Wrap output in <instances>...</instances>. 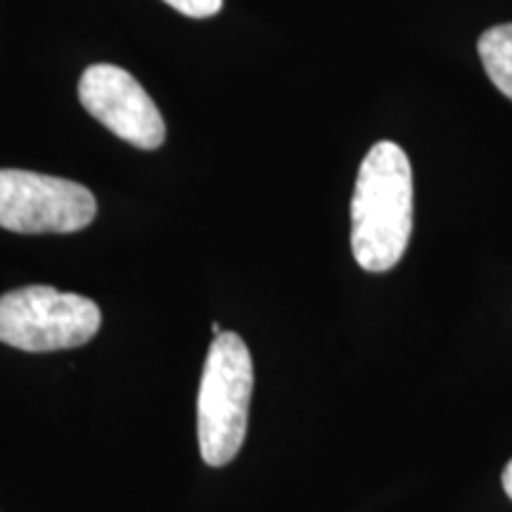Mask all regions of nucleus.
<instances>
[{
  "mask_svg": "<svg viewBox=\"0 0 512 512\" xmlns=\"http://www.w3.org/2000/svg\"><path fill=\"white\" fill-rule=\"evenodd\" d=\"M413 233V171L406 152L382 140L358 169L351 200V252L363 271L384 273L406 254Z\"/></svg>",
  "mask_w": 512,
  "mask_h": 512,
  "instance_id": "obj_1",
  "label": "nucleus"
},
{
  "mask_svg": "<svg viewBox=\"0 0 512 512\" xmlns=\"http://www.w3.org/2000/svg\"><path fill=\"white\" fill-rule=\"evenodd\" d=\"M254 368L247 344L235 332L211 342L197 399V437L204 463L228 465L245 444Z\"/></svg>",
  "mask_w": 512,
  "mask_h": 512,
  "instance_id": "obj_2",
  "label": "nucleus"
},
{
  "mask_svg": "<svg viewBox=\"0 0 512 512\" xmlns=\"http://www.w3.org/2000/svg\"><path fill=\"white\" fill-rule=\"evenodd\" d=\"M100 320L91 299L48 285L19 287L0 297V342L34 354L91 342Z\"/></svg>",
  "mask_w": 512,
  "mask_h": 512,
  "instance_id": "obj_3",
  "label": "nucleus"
},
{
  "mask_svg": "<svg viewBox=\"0 0 512 512\" xmlns=\"http://www.w3.org/2000/svg\"><path fill=\"white\" fill-rule=\"evenodd\" d=\"M93 192L67 178L0 169V228L12 233H76L93 223Z\"/></svg>",
  "mask_w": 512,
  "mask_h": 512,
  "instance_id": "obj_4",
  "label": "nucleus"
},
{
  "mask_svg": "<svg viewBox=\"0 0 512 512\" xmlns=\"http://www.w3.org/2000/svg\"><path fill=\"white\" fill-rule=\"evenodd\" d=\"M79 100L114 136L140 150H157L166 140V124L155 100L117 64H91L81 74Z\"/></svg>",
  "mask_w": 512,
  "mask_h": 512,
  "instance_id": "obj_5",
  "label": "nucleus"
},
{
  "mask_svg": "<svg viewBox=\"0 0 512 512\" xmlns=\"http://www.w3.org/2000/svg\"><path fill=\"white\" fill-rule=\"evenodd\" d=\"M477 50L486 76L505 98L512 100V24H498V27L484 31Z\"/></svg>",
  "mask_w": 512,
  "mask_h": 512,
  "instance_id": "obj_6",
  "label": "nucleus"
},
{
  "mask_svg": "<svg viewBox=\"0 0 512 512\" xmlns=\"http://www.w3.org/2000/svg\"><path fill=\"white\" fill-rule=\"evenodd\" d=\"M164 3H169L176 12L192 19L214 17L223 8V0H164Z\"/></svg>",
  "mask_w": 512,
  "mask_h": 512,
  "instance_id": "obj_7",
  "label": "nucleus"
},
{
  "mask_svg": "<svg viewBox=\"0 0 512 512\" xmlns=\"http://www.w3.org/2000/svg\"><path fill=\"white\" fill-rule=\"evenodd\" d=\"M503 489H505V494L512 498V460L505 465V470H503Z\"/></svg>",
  "mask_w": 512,
  "mask_h": 512,
  "instance_id": "obj_8",
  "label": "nucleus"
}]
</instances>
